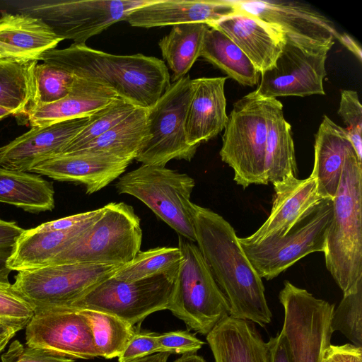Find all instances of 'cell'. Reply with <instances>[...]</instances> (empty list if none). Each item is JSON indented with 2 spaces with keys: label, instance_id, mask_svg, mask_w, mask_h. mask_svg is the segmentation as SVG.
<instances>
[{
  "label": "cell",
  "instance_id": "cell-1",
  "mask_svg": "<svg viewBox=\"0 0 362 362\" xmlns=\"http://www.w3.org/2000/svg\"><path fill=\"white\" fill-rule=\"evenodd\" d=\"M191 210L195 242L228 301L229 315L264 327L272 317L264 286L234 228L208 208L192 203Z\"/></svg>",
  "mask_w": 362,
  "mask_h": 362
},
{
  "label": "cell",
  "instance_id": "cell-2",
  "mask_svg": "<svg viewBox=\"0 0 362 362\" xmlns=\"http://www.w3.org/2000/svg\"><path fill=\"white\" fill-rule=\"evenodd\" d=\"M38 61L105 86L137 107H152L171 84L165 62L142 54L116 55L86 45L71 44L64 49L45 52Z\"/></svg>",
  "mask_w": 362,
  "mask_h": 362
},
{
  "label": "cell",
  "instance_id": "cell-3",
  "mask_svg": "<svg viewBox=\"0 0 362 362\" xmlns=\"http://www.w3.org/2000/svg\"><path fill=\"white\" fill-rule=\"evenodd\" d=\"M361 161L352 148L332 199L333 215L325 239V265L343 295L362 285Z\"/></svg>",
  "mask_w": 362,
  "mask_h": 362
},
{
  "label": "cell",
  "instance_id": "cell-4",
  "mask_svg": "<svg viewBox=\"0 0 362 362\" xmlns=\"http://www.w3.org/2000/svg\"><path fill=\"white\" fill-rule=\"evenodd\" d=\"M274 98L251 92L233 104L222 137L220 156L243 188L268 185L265 173L267 118Z\"/></svg>",
  "mask_w": 362,
  "mask_h": 362
},
{
  "label": "cell",
  "instance_id": "cell-5",
  "mask_svg": "<svg viewBox=\"0 0 362 362\" xmlns=\"http://www.w3.org/2000/svg\"><path fill=\"white\" fill-rule=\"evenodd\" d=\"M181 260L167 310L189 330L206 335L230 314L226 298L198 246L179 235Z\"/></svg>",
  "mask_w": 362,
  "mask_h": 362
},
{
  "label": "cell",
  "instance_id": "cell-6",
  "mask_svg": "<svg viewBox=\"0 0 362 362\" xmlns=\"http://www.w3.org/2000/svg\"><path fill=\"white\" fill-rule=\"evenodd\" d=\"M142 230L132 206L111 202L101 216L76 241L47 265L82 263L124 265L140 251Z\"/></svg>",
  "mask_w": 362,
  "mask_h": 362
},
{
  "label": "cell",
  "instance_id": "cell-7",
  "mask_svg": "<svg viewBox=\"0 0 362 362\" xmlns=\"http://www.w3.org/2000/svg\"><path fill=\"white\" fill-rule=\"evenodd\" d=\"M119 194L132 195L144 203L179 235L195 242L191 194L194 179L163 166L142 164L118 178Z\"/></svg>",
  "mask_w": 362,
  "mask_h": 362
},
{
  "label": "cell",
  "instance_id": "cell-8",
  "mask_svg": "<svg viewBox=\"0 0 362 362\" xmlns=\"http://www.w3.org/2000/svg\"><path fill=\"white\" fill-rule=\"evenodd\" d=\"M193 91L189 76L173 82L147 111L146 138L135 160L165 167L173 159L190 161L198 147L186 139L185 120Z\"/></svg>",
  "mask_w": 362,
  "mask_h": 362
},
{
  "label": "cell",
  "instance_id": "cell-9",
  "mask_svg": "<svg viewBox=\"0 0 362 362\" xmlns=\"http://www.w3.org/2000/svg\"><path fill=\"white\" fill-rule=\"evenodd\" d=\"M151 0H45L23 3L18 13L42 20L59 37L86 45L91 37L124 21Z\"/></svg>",
  "mask_w": 362,
  "mask_h": 362
},
{
  "label": "cell",
  "instance_id": "cell-10",
  "mask_svg": "<svg viewBox=\"0 0 362 362\" xmlns=\"http://www.w3.org/2000/svg\"><path fill=\"white\" fill-rule=\"evenodd\" d=\"M177 274H160L134 281L110 276L66 306L109 313L134 326L167 310Z\"/></svg>",
  "mask_w": 362,
  "mask_h": 362
},
{
  "label": "cell",
  "instance_id": "cell-11",
  "mask_svg": "<svg viewBox=\"0 0 362 362\" xmlns=\"http://www.w3.org/2000/svg\"><path fill=\"white\" fill-rule=\"evenodd\" d=\"M119 265L66 263L18 272L13 286L35 311L66 307L102 281Z\"/></svg>",
  "mask_w": 362,
  "mask_h": 362
},
{
  "label": "cell",
  "instance_id": "cell-12",
  "mask_svg": "<svg viewBox=\"0 0 362 362\" xmlns=\"http://www.w3.org/2000/svg\"><path fill=\"white\" fill-rule=\"evenodd\" d=\"M284 308V333L291 362H322L333 332L330 322L334 305L307 290L284 281L279 294Z\"/></svg>",
  "mask_w": 362,
  "mask_h": 362
},
{
  "label": "cell",
  "instance_id": "cell-13",
  "mask_svg": "<svg viewBox=\"0 0 362 362\" xmlns=\"http://www.w3.org/2000/svg\"><path fill=\"white\" fill-rule=\"evenodd\" d=\"M332 215V199H323L286 235L257 244H240L259 276L271 280L308 255L325 252Z\"/></svg>",
  "mask_w": 362,
  "mask_h": 362
},
{
  "label": "cell",
  "instance_id": "cell-14",
  "mask_svg": "<svg viewBox=\"0 0 362 362\" xmlns=\"http://www.w3.org/2000/svg\"><path fill=\"white\" fill-rule=\"evenodd\" d=\"M237 8L253 14L281 33L285 40L305 49H330L334 39L350 51L356 42L341 34L333 23L310 6L296 1H235Z\"/></svg>",
  "mask_w": 362,
  "mask_h": 362
},
{
  "label": "cell",
  "instance_id": "cell-15",
  "mask_svg": "<svg viewBox=\"0 0 362 362\" xmlns=\"http://www.w3.org/2000/svg\"><path fill=\"white\" fill-rule=\"evenodd\" d=\"M330 49L310 50L288 40L269 69L260 74L255 90L265 98L325 95V62Z\"/></svg>",
  "mask_w": 362,
  "mask_h": 362
},
{
  "label": "cell",
  "instance_id": "cell-16",
  "mask_svg": "<svg viewBox=\"0 0 362 362\" xmlns=\"http://www.w3.org/2000/svg\"><path fill=\"white\" fill-rule=\"evenodd\" d=\"M25 344L73 359L100 358L88 319L76 308L35 311L25 327Z\"/></svg>",
  "mask_w": 362,
  "mask_h": 362
},
{
  "label": "cell",
  "instance_id": "cell-17",
  "mask_svg": "<svg viewBox=\"0 0 362 362\" xmlns=\"http://www.w3.org/2000/svg\"><path fill=\"white\" fill-rule=\"evenodd\" d=\"M93 115L47 126L31 127L27 132L0 147V167L29 172L41 161L59 154L91 121Z\"/></svg>",
  "mask_w": 362,
  "mask_h": 362
},
{
  "label": "cell",
  "instance_id": "cell-18",
  "mask_svg": "<svg viewBox=\"0 0 362 362\" xmlns=\"http://www.w3.org/2000/svg\"><path fill=\"white\" fill-rule=\"evenodd\" d=\"M273 185L275 194L268 218L253 234L238 238L240 243L257 244L286 235L323 200L311 175L303 180L291 176Z\"/></svg>",
  "mask_w": 362,
  "mask_h": 362
},
{
  "label": "cell",
  "instance_id": "cell-19",
  "mask_svg": "<svg viewBox=\"0 0 362 362\" xmlns=\"http://www.w3.org/2000/svg\"><path fill=\"white\" fill-rule=\"evenodd\" d=\"M132 160L105 153L59 154L33 167L28 173L46 175L58 181L73 182L86 187L91 194L110 184L125 171Z\"/></svg>",
  "mask_w": 362,
  "mask_h": 362
},
{
  "label": "cell",
  "instance_id": "cell-20",
  "mask_svg": "<svg viewBox=\"0 0 362 362\" xmlns=\"http://www.w3.org/2000/svg\"><path fill=\"white\" fill-rule=\"evenodd\" d=\"M238 11L235 1L151 0L129 12L124 21L144 28L192 23L210 25Z\"/></svg>",
  "mask_w": 362,
  "mask_h": 362
},
{
  "label": "cell",
  "instance_id": "cell-21",
  "mask_svg": "<svg viewBox=\"0 0 362 362\" xmlns=\"http://www.w3.org/2000/svg\"><path fill=\"white\" fill-rule=\"evenodd\" d=\"M209 26L228 36L260 74L274 65L286 42L284 36L267 23L239 9L237 13Z\"/></svg>",
  "mask_w": 362,
  "mask_h": 362
},
{
  "label": "cell",
  "instance_id": "cell-22",
  "mask_svg": "<svg viewBox=\"0 0 362 362\" xmlns=\"http://www.w3.org/2000/svg\"><path fill=\"white\" fill-rule=\"evenodd\" d=\"M226 77H202L192 79L193 91L187 111L185 134L187 143L199 147L222 132L226 126Z\"/></svg>",
  "mask_w": 362,
  "mask_h": 362
},
{
  "label": "cell",
  "instance_id": "cell-23",
  "mask_svg": "<svg viewBox=\"0 0 362 362\" xmlns=\"http://www.w3.org/2000/svg\"><path fill=\"white\" fill-rule=\"evenodd\" d=\"M64 40L40 18L4 12L0 17V60H37Z\"/></svg>",
  "mask_w": 362,
  "mask_h": 362
},
{
  "label": "cell",
  "instance_id": "cell-24",
  "mask_svg": "<svg viewBox=\"0 0 362 362\" xmlns=\"http://www.w3.org/2000/svg\"><path fill=\"white\" fill-rule=\"evenodd\" d=\"M74 77V84L68 95L57 102L33 109L25 117V123L31 127H44L90 116L119 98L113 90L105 86Z\"/></svg>",
  "mask_w": 362,
  "mask_h": 362
},
{
  "label": "cell",
  "instance_id": "cell-25",
  "mask_svg": "<svg viewBox=\"0 0 362 362\" xmlns=\"http://www.w3.org/2000/svg\"><path fill=\"white\" fill-rule=\"evenodd\" d=\"M206 337L214 362H269L267 343L250 321L228 315Z\"/></svg>",
  "mask_w": 362,
  "mask_h": 362
},
{
  "label": "cell",
  "instance_id": "cell-26",
  "mask_svg": "<svg viewBox=\"0 0 362 362\" xmlns=\"http://www.w3.org/2000/svg\"><path fill=\"white\" fill-rule=\"evenodd\" d=\"M352 148L344 128L324 115L315 136L314 165L310 174L322 199L335 197L346 156Z\"/></svg>",
  "mask_w": 362,
  "mask_h": 362
},
{
  "label": "cell",
  "instance_id": "cell-27",
  "mask_svg": "<svg viewBox=\"0 0 362 362\" xmlns=\"http://www.w3.org/2000/svg\"><path fill=\"white\" fill-rule=\"evenodd\" d=\"M100 216L69 230H25L16 242L8 267L19 272L46 266L80 238Z\"/></svg>",
  "mask_w": 362,
  "mask_h": 362
},
{
  "label": "cell",
  "instance_id": "cell-28",
  "mask_svg": "<svg viewBox=\"0 0 362 362\" xmlns=\"http://www.w3.org/2000/svg\"><path fill=\"white\" fill-rule=\"evenodd\" d=\"M297 165L290 124L285 119L283 105L273 99L267 118L265 151L267 180L272 184L291 176L297 177Z\"/></svg>",
  "mask_w": 362,
  "mask_h": 362
},
{
  "label": "cell",
  "instance_id": "cell-29",
  "mask_svg": "<svg viewBox=\"0 0 362 362\" xmlns=\"http://www.w3.org/2000/svg\"><path fill=\"white\" fill-rule=\"evenodd\" d=\"M54 195L52 183L40 176L0 167V202L39 213L54 209Z\"/></svg>",
  "mask_w": 362,
  "mask_h": 362
},
{
  "label": "cell",
  "instance_id": "cell-30",
  "mask_svg": "<svg viewBox=\"0 0 362 362\" xmlns=\"http://www.w3.org/2000/svg\"><path fill=\"white\" fill-rule=\"evenodd\" d=\"M147 111L146 108H136L115 127L74 153H105L133 160L146 138Z\"/></svg>",
  "mask_w": 362,
  "mask_h": 362
},
{
  "label": "cell",
  "instance_id": "cell-31",
  "mask_svg": "<svg viewBox=\"0 0 362 362\" xmlns=\"http://www.w3.org/2000/svg\"><path fill=\"white\" fill-rule=\"evenodd\" d=\"M200 57L243 86L257 85L260 72L247 55L221 30L209 27L205 33Z\"/></svg>",
  "mask_w": 362,
  "mask_h": 362
},
{
  "label": "cell",
  "instance_id": "cell-32",
  "mask_svg": "<svg viewBox=\"0 0 362 362\" xmlns=\"http://www.w3.org/2000/svg\"><path fill=\"white\" fill-rule=\"evenodd\" d=\"M209 25L202 23L173 25L170 33L158 42L175 82L185 76L200 57L204 37Z\"/></svg>",
  "mask_w": 362,
  "mask_h": 362
},
{
  "label": "cell",
  "instance_id": "cell-33",
  "mask_svg": "<svg viewBox=\"0 0 362 362\" xmlns=\"http://www.w3.org/2000/svg\"><path fill=\"white\" fill-rule=\"evenodd\" d=\"M37 60H0V107L23 119L32 108Z\"/></svg>",
  "mask_w": 362,
  "mask_h": 362
},
{
  "label": "cell",
  "instance_id": "cell-34",
  "mask_svg": "<svg viewBox=\"0 0 362 362\" xmlns=\"http://www.w3.org/2000/svg\"><path fill=\"white\" fill-rule=\"evenodd\" d=\"M79 310L88 319L99 356L106 359L118 358L136 332L134 326L109 313Z\"/></svg>",
  "mask_w": 362,
  "mask_h": 362
},
{
  "label": "cell",
  "instance_id": "cell-35",
  "mask_svg": "<svg viewBox=\"0 0 362 362\" xmlns=\"http://www.w3.org/2000/svg\"><path fill=\"white\" fill-rule=\"evenodd\" d=\"M181 257L178 247H157L139 251L131 262L121 266L112 276L134 281L160 274H177Z\"/></svg>",
  "mask_w": 362,
  "mask_h": 362
},
{
  "label": "cell",
  "instance_id": "cell-36",
  "mask_svg": "<svg viewBox=\"0 0 362 362\" xmlns=\"http://www.w3.org/2000/svg\"><path fill=\"white\" fill-rule=\"evenodd\" d=\"M136 108L137 107L120 98L115 99L107 106L95 112L91 121L64 146L59 154L76 151L115 127Z\"/></svg>",
  "mask_w": 362,
  "mask_h": 362
},
{
  "label": "cell",
  "instance_id": "cell-37",
  "mask_svg": "<svg viewBox=\"0 0 362 362\" xmlns=\"http://www.w3.org/2000/svg\"><path fill=\"white\" fill-rule=\"evenodd\" d=\"M35 79V93L30 110L63 99L70 93L74 81L71 74L47 62L36 65Z\"/></svg>",
  "mask_w": 362,
  "mask_h": 362
},
{
  "label": "cell",
  "instance_id": "cell-38",
  "mask_svg": "<svg viewBox=\"0 0 362 362\" xmlns=\"http://www.w3.org/2000/svg\"><path fill=\"white\" fill-rule=\"evenodd\" d=\"M332 332H340L352 344L362 347V285L344 294L331 317Z\"/></svg>",
  "mask_w": 362,
  "mask_h": 362
},
{
  "label": "cell",
  "instance_id": "cell-39",
  "mask_svg": "<svg viewBox=\"0 0 362 362\" xmlns=\"http://www.w3.org/2000/svg\"><path fill=\"white\" fill-rule=\"evenodd\" d=\"M34 314L33 307L13 284L0 282V324L18 332L27 326Z\"/></svg>",
  "mask_w": 362,
  "mask_h": 362
},
{
  "label": "cell",
  "instance_id": "cell-40",
  "mask_svg": "<svg viewBox=\"0 0 362 362\" xmlns=\"http://www.w3.org/2000/svg\"><path fill=\"white\" fill-rule=\"evenodd\" d=\"M338 114L346 126L344 129L358 157L362 160V105L356 90L341 91Z\"/></svg>",
  "mask_w": 362,
  "mask_h": 362
},
{
  "label": "cell",
  "instance_id": "cell-41",
  "mask_svg": "<svg viewBox=\"0 0 362 362\" xmlns=\"http://www.w3.org/2000/svg\"><path fill=\"white\" fill-rule=\"evenodd\" d=\"M1 362H74V359L56 354L45 349L23 344L18 340L11 342L1 355Z\"/></svg>",
  "mask_w": 362,
  "mask_h": 362
},
{
  "label": "cell",
  "instance_id": "cell-42",
  "mask_svg": "<svg viewBox=\"0 0 362 362\" xmlns=\"http://www.w3.org/2000/svg\"><path fill=\"white\" fill-rule=\"evenodd\" d=\"M160 352L196 354L204 342L187 331H173L157 334Z\"/></svg>",
  "mask_w": 362,
  "mask_h": 362
},
{
  "label": "cell",
  "instance_id": "cell-43",
  "mask_svg": "<svg viewBox=\"0 0 362 362\" xmlns=\"http://www.w3.org/2000/svg\"><path fill=\"white\" fill-rule=\"evenodd\" d=\"M158 352L160 349L156 334L136 332L118 356V362H127Z\"/></svg>",
  "mask_w": 362,
  "mask_h": 362
},
{
  "label": "cell",
  "instance_id": "cell-44",
  "mask_svg": "<svg viewBox=\"0 0 362 362\" xmlns=\"http://www.w3.org/2000/svg\"><path fill=\"white\" fill-rule=\"evenodd\" d=\"M103 211V206L93 211L79 213L69 216L48 221L35 227L40 230H69L98 218Z\"/></svg>",
  "mask_w": 362,
  "mask_h": 362
},
{
  "label": "cell",
  "instance_id": "cell-45",
  "mask_svg": "<svg viewBox=\"0 0 362 362\" xmlns=\"http://www.w3.org/2000/svg\"><path fill=\"white\" fill-rule=\"evenodd\" d=\"M322 362H362V347L349 343L330 344L325 351Z\"/></svg>",
  "mask_w": 362,
  "mask_h": 362
},
{
  "label": "cell",
  "instance_id": "cell-46",
  "mask_svg": "<svg viewBox=\"0 0 362 362\" xmlns=\"http://www.w3.org/2000/svg\"><path fill=\"white\" fill-rule=\"evenodd\" d=\"M267 343L269 362H291L288 342L282 330Z\"/></svg>",
  "mask_w": 362,
  "mask_h": 362
},
{
  "label": "cell",
  "instance_id": "cell-47",
  "mask_svg": "<svg viewBox=\"0 0 362 362\" xmlns=\"http://www.w3.org/2000/svg\"><path fill=\"white\" fill-rule=\"evenodd\" d=\"M24 231L16 222L0 219V249L15 247Z\"/></svg>",
  "mask_w": 362,
  "mask_h": 362
},
{
  "label": "cell",
  "instance_id": "cell-48",
  "mask_svg": "<svg viewBox=\"0 0 362 362\" xmlns=\"http://www.w3.org/2000/svg\"><path fill=\"white\" fill-rule=\"evenodd\" d=\"M15 247L0 249V282L8 283V275L12 271L8 261L13 255Z\"/></svg>",
  "mask_w": 362,
  "mask_h": 362
},
{
  "label": "cell",
  "instance_id": "cell-49",
  "mask_svg": "<svg viewBox=\"0 0 362 362\" xmlns=\"http://www.w3.org/2000/svg\"><path fill=\"white\" fill-rule=\"evenodd\" d=\"M18 331L11 327L0 324V353Z\"/></svg>",
  "mask_w": 362,
  "mask_h": 362
},
{
  "label": "cell",
  "instance_id": "cell-50",
  "mask_svg": "<svg viewBox=\"0 0 362 362\" xmlns=\"http://www.w3.org/2000/svg\"><path fill=\"white\" fill-rule=\"evenodd\" d=\"M170 355L168 352H158L127 362H168Z\"/></svg>",
  "mask_w": 362,
  "mask_h": 362
},
{
  "label": "cell",
  "instance_id": "cell-51",
  "mask_svg": "<svg viewBox=\"0 0 362 362\" xmlns=\"http://www.w3.org/2000/svg\"><path fill=\"white\" fill-rule=\"evenodd\" d=\"M173 362H206L205 359L197 354H184Z\"/></svg>",
  "mask_w": 362,
  "mask_h": 362
},
{
  "label": "cell",
  "instance_id": "cell-52",
  "mask_svg": "<svg viewBox=\"0 0 362 362\" xmlns=\"http://www.w3.org/2000/svg\"><path fill=\"white\" fill-rule=\"evenodd\" d=\"M11 115H13L11 110L0 107V121Z\"/></svg>",
  "mask_w": 362,
  "mask_h": 362
}]
</instances>
